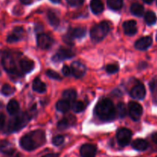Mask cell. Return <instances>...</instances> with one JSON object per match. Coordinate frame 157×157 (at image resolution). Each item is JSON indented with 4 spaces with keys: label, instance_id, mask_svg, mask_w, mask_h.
I'll return each mask as SVG.
<instances>
[{
    "label": "cell",
    "instance_id": "6da1fadb",
    "mask_svg": "<svg viewBox=\"0 0 157 157\" xmlns=\"http://www.w3.org/2000/svg\"><path fill=\"white\" fill-rule=\"evenodd\" d=\"M45 141L44 132L36 130L28 133L20 140V146L26 151H32L40 146L43 145Z\"/></svg>",
    "mask_w": 157,
    "mask_h": 157
},
{
    "label": "cell",
    "instance_id": "7a4b0ae2",
    "mask_svg": "<svg viewBox=\"0 0 157 157\" xmlns=\"http://www.w3.org/2000/svg\"><path fill=\"white\" fill-rule=\"evenodd\" d=\"M95 113L100 120L103 121H113L116 117V108L113 102L109 99L100 101L95 107Z\"/></svg>",
    "mask_w": 157,
    "mask_h": 157
},
{
    "label": "cell",
    "instance_id": "3957f363",
    "mask_svg": "<svg viewBox=\"0 0 157 157\" xmlns=\"http://www.w3.org/2000/svg\"><path fill=\"white\" fill-rule=\"evenodd\" d=\"M30 119V116L27 113L22 112V113H17L9 121L7 126V131L9 133L18 131L24 127H25Z\"/></svg>",
    "mask_w": 157,
    "mask_h": 157
},
{
    "label": "cell",
    "instance_id": "277c9868",
    "mask_svg": "<svg viewBox=\"0 0 157 157\" xmlns=\"http://www.w3.org/2000/svg\"><path fill=\"white\" fill-rule=\"evenodd\" d=\"M110 30V24L107 21H101L90 30V38L94 42H99L105 38Z\"/></svg>",
    "mask_w": 157,
    "mask_h": 157
},
{
    "label": "cell",
    "instance_id": "5b68a950",
    "mask_svg": "<svg viewBox=\"0 0 157 157\" xmlns=\"http://www.w3.org/2000/svg\"><path fill=\"white\" fill-rule=\"evenodd\" d=\"M132 138V132L127 128H121L117 133V140L121 147H126L130 144Z\"/></svg>",
    "mask_w": 157,
    "mask_h": 157
},
{
    "label": "cell",
    "instance_id": "8992f818",
    "mask_svg": "<svg viewBox=\"0 0 157 157\" xmlns=\"http://www.w3.org/2000/svg\"><path fill=\"white\" fill-rule=\"evenodd\" d=\"M2 64L4 68L9 73L14 74V75H18V71L17 70L16 66H15V61L9 54H6L3 55V58L2 59Z\"/></svg>",
    "mask_w": 157,
    "mask_h": 157
},
{
    "label": "cell",
    "instance_id": "52a82bcc",
    "mask_svg": "<svg viewBox=\"0 0 157 157\" xmlns=\"http://www.w3.org/2000/svg\"><path fill=\"white\" fill-rule=\"evenodd\" d=\"M129 114L131 119L134 121H137L140 119L143 113V107L140 104L136 102H130L128 105Z\"/></svg>",
    "mask_w": 157,
    "mask_h": 157
},
{
    "label": "cell",
    "instance_id": "ba28073f",
    "mask_svg": "<svg viewBox=\"0 0 157 157\" xmlns=\"http://www.w3.org/2000/svg\"><path fill=\"white\" fill-rule=\"evenodd\" d=\"M38 46L41 49H49L54 44V41L49 35L46 34H40L37 38Z\"/></svg>",
    "mask_w": 157,
    "mask_h": 157
},
{
    "label": "cell",
    "instance_id": "9c48e42d",
    "mask_svg": "<svg viewBox=\"0 0 157 157\" xmlns=\"http://www.w3.org/2000/svg\"><path fill=\"white\" fill-rule=\"evenodd\" d=\"M75 56V54L71 50L67 48H61L58 51L56 54L53 56L52 59L55 61H61L65 59H69Z\"/></svg>",
    "mask_w": 157,
    "mask_h": 157
},
{
    "label": "cell",
    "instance_id": "30bf717a",
    "mask_svg": "<svg viewBox=\"0 0 157 157\" xmlns=\"http://www.w3.org/2000/svg\"><path fill=\"white\" fill-rule=\"evenodd\" d=\"M71 71L74 76L77 78H82L86 73V67L79 61H74L71 64Z\"/></svg>",
    "mask_w": 157,
    "mask_h": 157
},
{
    "label": "cell",
    "instance_id": "8fae6325",
    "mask_svg": "<svg viewBox=\"0 0 157 157\" xmlns=\"http://www.w3.org/2000/svg\"><path fill=\"white\" fill-rule=\"evenodd\" d=\"M80 153L81 157H95L97 154V148L93 144H84L81 147Z\"/></svg>",
    "mask_w": 157,
    "mask_h": 157
},
{
    "label": "cell",
    "instance_id": "7c38bea8",
    "mask_svg": "<svg viewBox=\"0 0 157 157\" xmlns=\"http://www.w3.org/2000/svg\"><path fill=\"white\" fill-rule=\"evenodd\" d=\"M123 29H124V33L128 36L134 35L137 32L136 21L134 20H129V21H124L123 24Z\"/></svg>",
    "mask_w": 157,
    "mask_h": 157
},
{
    "label": "cell",
    "instance_id": "4fadbf2b",
    "mask_svg": "<svg viewBox=\"0 0 157 157\" xmlns=\"http://www.w3.org/2000/svg\"><path fill=\"white\" fill-rule=\"evenodd\" d=\"M130 95L133 98L138 100H142L146 96V89L144 84H139L134 86L130 91Z\"/></svg>",
    "mask_w": 157,
    "mask_h": 157
},
{
    "label": "cell",
    "instance_id": "5bb4252c",
    "mask_svg": "<svg viewBox=\"0 0 157 157\" xmlns=\"http://www.w3.org/2000/svg\"><path fill=\"white\" fill-rule=\"evenodd\" d=\"M153 39L151 37L146 36L140 38L135 43V48L138 50H147L151 46Z\"/></svg>",
    "mask_w": 157,
    "mask_h": 157
},
{
    "label": "cell",
    "instance_id": "9a60e30c",
    "mask_svg": "<svg viewBox=\"0 0 157 157\" xmlns=\"http://www.w3.org/2000/svg\"><path fill=\"white\" fill-rule=\"evenodd\" d=\"M23 36H24V30H23L22 28L16 27L14 29L12 33L8 36L7 41L9 43L16 42V41L21 40L23 38Z\"/></svg>",
    "mask_w": 157,
    "mask_h": 157
},
{
    "label": "cell",
    "instance_id": "2e32d148",
    "mask_svg": "<svg viewBox=\"0 0 157 157\" xmlns=\"http://www.w3.org/2000/svg\"><path fill=\"white\" fill-rule=\"evenodd\" d=\"M0 152L8 156H12L15 152V150L10 143L6 140H2L0 142Z\"/></svg>",
    "mask_w": 157,
    "mask_h": 157
},
{
    "label": "cell",
    "instance_id": "e0dca14e",
    "mask_svg": "<svg viewBox=\"0 0 157 157\" xmlns=\"http://www.w3.org/2000/svg\"><path fill=\"white\" fill-rule=\"evenodd\" d=\"M132 147L137 151H145L149 147V144L144 139H136L132 144Z\"/></svg>",
    "mask_w": 157,
    "mask_h": 157
},
{
    "label": "cell",
    "instance_id": "ac0fdd59",
    "mask_svg": "<svg viewBox=\"0 0 157 157\" xmlns=\"http://www.w3.org/2000/svg\"><path fill=\"white\" fill-rule=\"evenodd\" d=\"M90 9L94 14H100L104 11V6L101 0H91L90 3Z\"/></svg>",
    "mask_w": 157,
    "mask_h": 157
},
{
    "label": "cell",
    "instance_id": "d6986e66",
    "mask_svg": "<svg viewBox=\"0 0 157 157\" xmlns=\"http://www.w3.org/2000/svg\"><path fill=\"white\" fill-rule=\"evenodd\" d=\"M19 65L21 67V70L24 73H29L31 71L33 70L34 67H35V63L31 60L23 59L20 61Z\"/></svg>",
    "mask_w": 157,
    "mask_h": 157
},
{
    "label": "cell",
    "instance_id": "ffe728a7",
    "mask_svg": "<svg viewBox=\"0 0 157 157\" xmlns=\"http://www.w3.org/2000/svg\"><path fill=\"white\" fill-rule=\"evenodd\" d=\"M130 12L133 15L137 17H140L144 15V7L141 4L137 2L133 3L130 6Z\"/></svg>",
    "mask_w": 157,
    "mask_h": 157
},
{
    "label": "cell",
    "instance_id": "44dd1931",
    "mask_svg": "<svg viewBox=\"0 0 157 157\" xmlns=\"http://www.w3.org/2000/svg\"><path fill=\"white\" fill-rule=\"evenodd\" d=\"M68 32L74 38H81L85 35L86 29L84 27H77L70 29Z\"/></svg>",
    "mask_w": 157,
    "mask_h": 157
},
{
    "label": "cell",
    "instance_id": "7402d4cb",
    "mask_svg": "<svg viewBox=\"0 0 157 157\" xmlns=\"http://www.w3.org/2000/svg\"><path fill=\"white\" fill-rule=\"evenodd\" d=\"M7 111L10 115H16L19 111V104L15 100H12L7 104Z\"/></svg>",
    "mask_w": 157,
    "mask_h": 157
},
{
    "label": "cell",
    "instance_id": "603a6c76",
    "mask_svg": "<svg viewBox=\"0 0 157 157\" xmlns=\"http://www.w3.org/2000/svg\"><path fill=\"white\" fill-rule=\"evenodd\" d=\"M32 88L38 93H44L46 90V85L41 80H39L38 78H35L32 84Z\"/></svg>",
    "mask_w": 157,
    "mask_h": 157
},
{
    "label": "cell",
    "instance_id": "cb8c5ba5",
    "mask_svg": "<svg viewBox=\"0 0 157 157\" xmlns=\"http://www.w3.org/2000/svg\"><path fill=\"white\" fill-rule=\"evenodd\" d=\"M48 20L49 23L53 27H58L59 25V23H60V20L59 18L58 17V15L53 12V11H48Z\"/></svg>",
    "mask_w": 157,
    "mask_h": 157
},
{
    "label": "cell",
    "instance_id": "d4e9b609",
    "mask_svg": "<svg viewBox=\"0 0 157 157\" xmlns=\"http://www.w3.org/2000/svg\"><path fill=\"white\" fill-rule=\"evenodd\" d=\"M107 6L110 9L114 11L120 10L122 9L124 1L123 0H107Z\"/></svg>",
    "mask_w": 157,
    "mask_h": 157
},
{
    "label": "cell",
    "instance_id": "484cf974",
    "mask_svg": "<svg viewBox=\"0 0 157 157\" xmlns=\"http://www.w3.org/2000/svg\"><path fill=\"white\" fill-rule=\"evenodd\" d=\"M56 109L60 112L62 113H66L70 109V104L67 101L65 100H62V101H58L56 104Z\"/></svg>",
    "mask_w": 157,
    "mask_h": 157
},
{
    "label": "cell",
    "instance_id": "4316f807",
    "mask_svg": "<svg viewBox=\"0 0 157 157\" xmlns=\"http://www.w3.org/2000/svg\"><path fill=\"white\" fill-rule=\"evenodd\" d=\"M62 96H63V98H64V100H65V101H75V100L76 99L77 93L75 90H72V89H68V90H66L63 92Z\"/></svg>",
    "mask_w": 157,
    "mask_h": 157
},
{
    "label": "cell",
    "instance_id": "83f0119b",
    "mask_svg": "<svg viewBox=\"0 0 157 157\" xmlns=\"http://www.w3.org/2000/svg\"><path fill=\"white\" fill-rule=\"evenodd\" d=\"M144 18H145V21L147 22V24L149 25H152L155 24L156 21V14L152 12V11H148V12H146Z\"/></svg>",
    "mask_w": 157,
    "mask_h": 157
},
{
    "label": "cell",
    "instance_id": "f1b7e54d",
    "mask_svg": "<svg viewBox=\"0 0 157 157\" xmlns=\"http://www.w3.org/2000/svg\"><path fill=\"white\" fill-rule=\"evenodd\" d=\"M127 107L124 103H119L116 107V113L119 117H124L127 115Z\"/></svg>",
    "mask_w": 157,
    "mask_h": 157
},
{
    "label": "cell",
    "instance_id": "f546056e",
    "mask_svg": "<svg viewBox=\"0 0 157 157\" xmlns=\"http://www.w3.org/2000/svg\"><path fill=\"white\" fill-rule=\"evenodd\" d=\"M72 110L76 113H80L84 110V104L81 101H74L72 104Z\"/></svg>",
    "mask_w": 157,
    "mask_h": 157
},
{
    "label": "cell",
    "instance_id": "4dcf8cb0",
    "mask_svg": "<svg viewBox=\"0 0 157 157\" xmlns=\"http://www.w3.org/2000/svg\"><path fill=\"white\" fill-rule=\"evenodd\" d=\"M150 90H151L152 94H153V101L157 104V80H153L150 84Z\"/></svg>",
    "mask_w": 157,
    "mask_h": 157
},
{
    "label": "cell",
    "instance_id": "1f68e13d",
    "mask_svg": "<svg viewBox=\"0 0 157 157\" xmlns=\"http://www.w3.org/2000/svg\"><path fill=\"white\" fill-rule=\"evenodd\" d=\"M14 91H15V88L12 87V86L9 85V84H5V85H3L2 88V93L6 95V96L12 95L14 93Z\"/></svg>",
    "mask_w": 157,
    "mask_h": 157
},
{
    "label": "cell",
    "instance_id": "d6a6232c",
    "mask_svg": "<svg viewBox=\"0 0 157 157\" xmlns=\"http://www.w3.org/2000/svg\"><path fill=\"white\" fill-rule=\"evenodd\" d=\"M106 71L109 74H115L119 71V66L115 64H110L106 67Z\"/></svg>",
    "mask_w": 157,
    "mask_h": 157
},
{
    "label": "cell",
    "instance_id": "836d02e7",
    "mask_svg": "<svg viewBox=\"0 0 157 157\" xmlns=\"http://www.w3.org/2000/svg\"><path fill=\"white\" fill-rule=\"evenodd\" d=\"M46 75H47V76H48L49 78H52V79L61 80V77L60 76L59 74H58V72L55 71H52V70L47 71V72H46Z\"/></svg>",
    "mask_w": 157,
    "mask_h": 157
},
{
    "label": "cell",
    "instance_id": "e575fe53",
    "mask_svg": "<svg viewBox=\"0 0 157 157\" xmlns=\"http://www.w3.org/2000/svg\"><path fill=\"white\" fill-rule=\"evenodd\" d=\"M64 136H61V135H58V136H55V137H53V139H52V144H53L55 146H56V147H58V146L61 145V144L64 143Z\"/></svg>",
    "mask_w": 157,
    "mask_h": 157
},
{
    "label": "cell",
    "instance_id": "d590c367",
    "mask_svg": "<svg viewBox=\"0 0 157 157\" xmlns=\"http://www.w3.org/2000/svg\"><path fill=\"white\" fill-rule=\"evenodd\" d=\"M69 127V121L68 120L64 118L61 121H60L58 124V127L60 130H65Z\"/></svg>",
    "mask_w": 157,
    "mask_h": 157
},
{
    "label": "cell",
    "instance_id": "8d00e7d4",
    "mask_svg": "<svg viewBox=\"0 0 157 157\" xmlns=\"http://www.w3.org/2000/svg\"><path fill=\"white\" fill-rule=\"evenodd\" d=\"M67 4L73 7H78V6H81L83 5L84 0H66Z\"/></svg>",
    "mask_w": 157,
    "mask_h": 157
},
{
    "label": "cell",
    "instance_id": "74e56055",
    "mask_svg": "<svg viewBox=\"0 0 157 157\" xmlns=\"http://www.w3.org/2000/svg\"><path fill=\"white\" fill-rule=\"evenodd\" d=\"M74 39H75V38H73V37L71 36V34L69 33H67V35H65L64 36V41H65L66 43H67V44H70V45H72V44H74Z\"/></svg>",
    "mask_w": 157,
    "mask_h": 157
},
{
    "label": "cell",
    "instance_id": "f35d334b",
    "mask_svg": "<svg viewBox=\"0 0 157 157\" xmlns=\"http://www.w3.org/2000/svg\"><path fill=\"white\" fill-rule=\"evenodd\" d=\"M62 72L65 76H68L71 74V69L67 65H64L62 68Z\"/></svg>",
    "mask_w": 157,
    "mask_h": 157
},
{
    "label": "cell",
    "instance_id": "ab89813d",
    "mask_svg": "<svg viewBox=\"0 0 157 157\" xmlns=\"http://www.w3.org/2000/svg\"><path fill=\"white\" fill-rule=\"evenodd\" d=\"M5 124V116L2 113H0V129L3 127Z\"/></svg>",
    "mask_w": 157,
    "mask_h": 157
},
{
    "label": "cell",
    "instance_id": "60d3db41",
    "mask_svg": "<svg viewBox=\"0 0 157 157\" xmlns=\"http://www.w3.org/2000/svg\"><path fill=\"white\" fill-rule=\"evenodd\" d=\"M41 157H59V154L58 153H48V154H46Z\"/></svg>",
    "mask_w": 157,
    "mask_h": 157
},
{
    "label": "cell",
    "instance_id": "b9f144b4",
    "mask_svg": "<svg viewBox=\"0 0 157 157\" xmlns=\"http://www.w3.org/2000/svg\"><path fill=\"white\" fill-rule=\"evenodd\" d=\"M20 2L24 5H30L32 4L33 1L32 0H20Z\"/></svg>",
    "mask_w": 157,
    "mask_h": 157
},
{
    "label": "cell",
    "instance_id": "7bdbcfd3",
    "mask_svg": "<svg viewBox=\"0 0 157 157\" xmlns=\"http://www.w3.org/2000/svg\"><path fill=\"white\" fill-rule=\"evenodd\" d=\"M152 139H153V142H154L155 144H157V133H153V136H152Z\"/></svg>",
    "mask_w": 157,
    "mask_h": 157
},
{
    "label": "cell",
    "instance_id": "ee69618b",
    "mask_svg": "<svg viewBox=\"0 0 157 157\" xmlns=\"http://www.w3.org/2000/svg\"><path fill=\"white\" fill-rule=\"evenodd\" d=\"M143 1H144L145 3H147V4H151L154 0H143Z\"/></svg>",
    "mask_w": 157,
    "mask_h": 157
},
{
    "label": "cell",
    "instance_id": "f6af8a7d",
    "mask_svg": "<svg viewBox=\"0 0 157 157\" xmlns=\"http://www.w3.org/2000/svg\"><path fill=\"white\" fill-rule=\"evenodd\" d=\"M53 3H59L61 0H51Z\"/></svg>",
    "mask_w": 157,
    "mask_h": 157
},
{
    "label": "cell",
    "instance_id": "bcb514c9",
    "mask_svg": "<svg viewBox=\"0 0 157 157\" xmlns=\"http://www.w3.org/2000/svg\"><path fill=\"white\" fill-rule=\"evenodd\" d=\"M13 157H19V156H18V155H16V156H13Z\"/></svg>",
    "mask_w": 157,
    "mask_h": 157
},
{
    "label": "cell",
    "instance_id": "7dc6e473",
    "mask_svg": "<svg viewBox=\"0 0 157 157\" xmlns=\"http://www.w3.org/2000/svg\"><path fill=\"white\" fill-rule=\"evenodd\" d=\"M0 75H1V72H0Z\"/></svg>",
    "mask_w": 157,
    "mask_h": 157
},
{
    "label": "cell",
    "instance_id": "c3c4849f",
    "mask_svg": "<svg viewBox=\"0 0 157 157\" xmlns=\"http://www.w3.org/2000/svg\"><path fill=\"white\" fill-rule=\"evenodd\" d=\"M156 40H157V36H156Z\"/></svg>",
    "mask_w": 157,
    "mask_h": 157
},
{
    "label": "cell",
    "instance_id": "681fc988",
    "mask_svg": "<svg viewBox=\"0 0 157 157\" xmlns=\"http://www.w3.org/2000/svg\"><path fill=\"white\" fill-rule=\"evenodd\" d=\"M156 3H157V1H156Z\"/></svg>",
    "mask_w": 157,
    "mask_h": 157
},
{
    "label": "cell",
    "instance_id": "f907efd6",
    "mask_svg": "<svg viewBox=\"0 0 157 157\" xmlns=\"http://www.w3.org/2000/svg\"><path fill=\"white\" fill-rule=\"evenodd\" d=\"M156 157H157V156H156Z\"/></svg>",
    "mask_w": 157,
    "mask_h": 157
}]
</instances>
